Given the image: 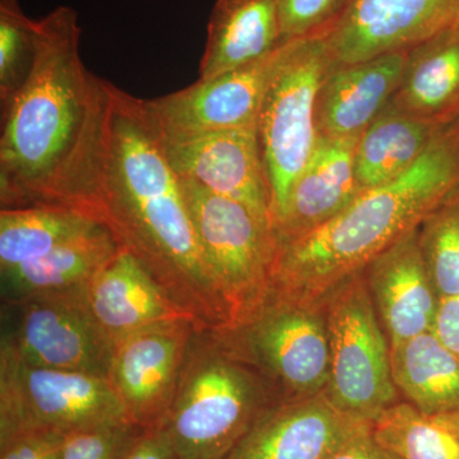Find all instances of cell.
<instances>
[{"label":"cell","mask_w":459,"mask_h":459,"mask_svg":"<svg viewBox=\"0 0 459 459\" xmlns=\"http://www.w3.org/2000/svg\"><path fill=\"white\" fill-rule=\"evenodd\" d=\"M38 30L31 72L2 105V210L60 205L104 219L115 86L83 65L75 9L59 5Z\"/></svg>","instance_id":"obj_1"},{"label":"cell","mask_w":459,"mask_h":459,"mask_svg":"<svg viewBox=\"0 0 459 459\" xmlns=\"http://www.w3.org/2000/svg\"><path fill=\"white\" fill-rule=\"evenodd\" d=\"M102 205L124 247L198 329L231 328L161 132L144 100L117 86Z\"/></svg>","instance_id":"obj_2"},{"label":"cell","mask_w":459,"mask_h":459,"mask_svg":"<svg viewBox=\"0 0 459 459\" xmlns=\"http://www.w3.org/2000/svg\"><path fill=\"white\" fill-rule=\"evenodd\" d=\"M457 186L459 117L400 178L364 190L320 228L277 243L270 296L322 307L334 290L418 229Z\"/></svg>","instance_id":"obj_3"},{"label":"cell","mask_w":459,"mask_h":459,"mask_svg":"<svg viewBox=\"0 0 459 459\" xmlns=\"http://www.w3.org/2000/svg\"><path fill=\"white\" fill-rule=\"evenodd\" d=\"M253 362L221 332L197 329L159 428L178 459H226L268 404Z\"/></svg>","instance_id":"obj_4"},{"label":"cell","mask_w":459,"mask_h":459,"mask_svg":"<svg viewBox=\"0 0 459 459\" xmlns=\"http://www.w3.org/2000/svg\"><path fill=\"white\" fill-rule=\"evenodd\" d=\"M334 65L327 33L287 41L285 56L263 100L256 128L273 229L318 144L316 100Z\"/></svg>","instance_id":"obj_5"},{"label":"cell","mask_w":459,"mask_h":459,"mask_svg":"<svg viewBox=\"0 0 459 459\" xmlns=\"http://www.w3.org/2000/svg\"><path fill=\"white\" fill-rule=\"evenodd\" d=\"M202 250L228 307L231 328L249 322L271 295L274 229L246 205L180 178ZM226 331V332H230Z\"/></svg>","instance_id":"obj_6"},{"label":"cell","mask_w":459,"mask_h":459,"mask_svg":"<svg viewBox=\"0 0 459 459\" xmlns=\"http://www.w3.org/2000/svg\"><path fill=\"white\" fill-rule=\"evenodd\" d=\"M114 346L91 307L89 283L2 303L0 352L30 367L108 379Z\"/></svg>","instance_id":"obj_7"},{"label":"cell","mask_w":459,"mask_h":459,"mask_svg":"<svg viewBox=\"0 0 459 459\" xmlns=\"http://www.w3.org/2000/svg\"><path fill=\"white\" fill-rule=\"evenodd\" d=\"M329 380L325 394L334 404L373 422L397 403L391 344L377 316L364 273L347 280L325 299Z\"/></svg>","instance_id":"obj_8"},{"label":"cell","mask_w":459,"mask_h":459,"mask_svg":"<svg viewBox=\"0 0 459 459\" xmlns=\"http://www.w3.org/2000/svg\"><path fill=\"white\" fill-rule=\"evenodd\" d=\"M126 421L107 377L33 368L0 352V440L27 430L66 437Z\"/></svg>","instance_id":"obj_9"},{"label":"cell","mask_w":459,"mask_h":459,"mask_svg":"<svg viewBox=\"0 0 459 459\" xmlns=\"http://www.w3.org/2000/svg\"><path fill=\"white\" fill-rule=\"evenodd\" d=\"M221 333L290 394L303 398L327 388V323L316 305L270 296L249 322Z\"/></svg>","instance_id":"obj_10"},{"label":"cell","mask_w":459,"mask_h":459,"mask_svg":"<svg viewBox=\"0 0 459 459\" xmlns=\"http://www.w3.org/2000/svg\"><path fill=\"white\" fill-rule=\"evenodd\" d=\"M283 42L255 65L197 81L162 98L144 100L166 140L202 133L247 128L258 123L263 100L286 53Z\"/></svg>","instance_id":"obj_11"},{"label":"cell","mask_w":459,"mask_h":459,"mask_svg":"<svg viewBox=\"0 0 459 459\" xmlns=\"http://www.w3.org/2000/svg\"><path fill=\"white\" fill-rule=\"evenodd\" d=\"M197 325L171 320L141 329L115 343L110 380L129 421L159 427L170 409Z\"/></svg>","instance_id":"obj_12"},{"label":"cell","mask_w":459,"mask_h":459,"mask_svg":"<svg viewBox=\"0 0 459 459\" xmlns=\"http://www.w3.org/2000/svg\"><path fill=\"white\" fill-rule=\"evenodd\" d=\"M164 146L178 177L246 205L256 219L273 228L256 126L164 138Z\"/></svg>","instance_id":"obj_13"},{"label":"cell","mask_w":459,"mask_h":459,"mask_svg":"<svg viewBox=\"0 0 459 459\" xmlns=\"http://www.w3.org/2000/svg\"><path fill=\"white\" fill-rule=\"evenodd\" d=\"M459 22V0H350L327 33L337 65L409 50Z\"/></svg>","instance_id":"obj_14"},{"label":"cell","mask_w":459,"mask_h":459,"mask_svg":"<svg viewBox=\"0 0 459 459\" xmlns=\"http://www.w3.org/2000/svg\"><path fill=\"white\" fill-rule=\"evenodd\" d=\"M365 422L323 391L272 406L226 459H329Z\"/></svg>","instance_id":"obj_15"},{"label":"cell","mask_w":459,"mask_h":459,"mask_svg":"<svg viewBox=\"0 0 459 459\" xmlns=\"http://www.w3.org/2000/svg\"><path fill=\"white\" fill-rule=\"evenodd\" d=\"M365 280L391 349L431 331L440 299L419 243V228L367 265Z\"/></svg>","instance_id":"obj_16"},{"label":"cell","mask_w":459,"mask_h":459,"mask_svg":"<svg viewBox=\"0 0 459 459\" xmlns=\"http://www.w3.org/2000/svg\"><path fill=\"white\" fill-rule=\"evenodd\" d=\"M406 56L407 50H401L352 65L336 63L316 100L319 137L361 135L394 98Z\"/></svg>","instance_id":"obj_17"},{"label":"cell","mask_w":459,"mask_h":459,"mask_svg":"<svg viewBox=\"0 0 459 459\" xmlns=\"http://www.w3.org/2000/svg\"><path fill=\"white\" fill-rule=\"evenodd\" d=\"M360 135L319 137L282 217L274 223L277 243L303 237L342 212L364 190L356 177L355 153Z\"/></svg>","instance_id":"obj_18"},{"label":"cell","mask_w":459,"mask_h":459,"mask_svg":"<svg viewBox=\"0 0 459 459\" xmlns=\"http://www.w3.org/2000/svg\"><path fill=\"white\" fill-rule=\"evenodd\" d=\"M89 299L114 343L159 323L193 322L126 247L91 280Z\"/></svg>","instance_id":"obj_19"},{"label":"cell","mask_w":459,"mask_h":459,"mask_svg":"<svg viewBox=\"0 0 459 459\" xmlns=\"http://www.w3.org/2000/svg\"><path fill=\"white\" fill-rule=\"evenodd\" d=\"M386 108L446 126L459 117V22L407 50Z\"/></svg>","instance_id":"obj_20"},{"label":"cell","mask_w":459,"mask_h":459,"mask_svg":"<svg viewBox=\"0 0 459 459\" xmlns=\"http://www.w3.org/2000/svg\"><path fill=\"white\" fill-rule=\"evenodd\" d=\"M280 0H216L198 81H210L270 56L283 44Z\"/></svg>","instance_id":"obj_21"},{"label":"cell","mask_w":459,"mask_h":459,"mask_svg":"<svg viewBox=\"0 0 459 459\" xmlns=\"http://www.w3.org/2000/svg\"><path fill=\"white\" fill-rule=\"evenodd\" d=\"M123 249L122 240L104 223L40 258L0 271L2 303L87 285Z\"/></svg>","instance_id":"obj_22"},{"label":"cell","mask_w":459,"mask_h":459,"mask_svg":"<svg viewBox=\"0 0 459 459\" xmlns=\"http://www.w3.org/2000/svg\"><path fill=\"white\" fill-rule=\"evenodd\" d=\"M444 126L386 108L362 132L355 153L362 190L391 183L412 169Z\"/></svg>","instance_id":"obj_23"},{"label":"cell","mask_w":459,"mask_h":459,"mask_svg":"<svg viewBox=\"0 0 459 459\" xmlns=\"http://www.w3.org/2000/svg\"><path fill=\"white\" fill-rule=\"evenodd\" d=\"M394 385L425 413L459 411V356L433 331L391 349Z\"/></svg>","instance_id":"obj_24"},{"label":"cell","mask_w":459,"mask_h":459,"mask_svg":"<svg viewBox=\"0 0 459 459\" xmlns=\"http://www.w3.org/2000/svg\"><path fill=\"white\" fill-rule=\"evenodd\" d=\"M108 223L78 208L32 205L0 211V271L48 255L66 241Z\"/></svg>","instance_id":"obj_25"},{"label":"cell","mask_w":459,"mask_h":459,"mask_svg":"<svg viewBox=\"0 0 459 459\" xmlns=\"http://www.w3.org/2000/svg\"><path fill=\"white\" fill-rule=\"evenodd\" d=\"M371 431L400 459H459V411L425 413L401 402L383 411Z\"/></svg>","instance_id":"obj_26"},{"label":"cell","mask_w":459,"mask_h":459,"mask_svg":"<svg viewBox=\"0 0 459 459\" xmlns=\"http://www.w3.org/2000/svg\"><path fill=\"white\" fill-rule=\"evenodd\" d=\"M419 243L440 300L459 295V186L419 226Z\"/></svg>","instance_id":"obj_27"},{"label":"cell","mask_w":459,"mask_h":459,"mask_svg":"<svg viewBox=\"0 0 459 459\" xmlns=\"http://www.w3.org/2000/svg\"><path fill=\"white\" fill-rule=\"evenodd\" d=\"M38 20L27 17L20 0H0V104L26 82L38 50Z\"/></svg>","instance_id":"obj_28"},{"label":"cell","mask_w":459,"mask_h":459,"mask_svg":"<svg viewBox=\"0 0 459 459\" xmlns=\"http://www.w3.org/2000/svg\"><path fill=\"white\" fill-rule=\"evenodd\" d=\"M349 4L350 0H280L282 42L328 33Z\"/></svg>","instance_id":"obj_29"},{"label":"cell","mask_w":459,"mask_h":459,"mask_svg":"<svg viewBox=\"0 0 459 459\" xmlns=\"http://www.w3.org/2000/svg\"><path fill=\"white\" fill-rule=\"evenodd\" d=\"M141 430L126 421L66 435L60 459H126Z\"/></svg>","instance_id":"obj_30"},{"label":"cell","mask_w":459,"mask_h":459,"mask_svg":"<svg viewBox=\"0 0 459 459\" xmlns=\"http://www.w3.org/2000/svg\"><path fill=\"white\" fill-rule=\"evenodd\" d=\"M65 440L56 431H21L0 440V459H60Z\"/></svg>","instance_id":"obj_31"},{"label":"cell","mask_w":459,"mask_h":459,"mask_svg":"<svg viewBox=\"0 0 459 459\" xmlns=\"http://www.w3.org/2000/svg\"><path fill=\"white\" fill-rule=\"evenodd\" d=\"M329 459H400L377 443L371 422H365Z\"/></svg>","instance_id":"obj_32"},{"label":"cell","mask_w":459,"mask_h":459,"mask_svg":"<svg viewBox=\"0 0 459 459\" xmlns=\"http://www.w3.org/2000/svg\"><path fill=\"white\" fill-rule=\"evenodd\" d=\"M126 459H178V457L164 431L159 427H153L140 431Z\"/></svg>","instance_id":"obj_33"},{"label":"cell","mask_w":459,"mask_h":459,"mask_svg":"<svg viewBox=\"0 0 459 459\" xmlns=\"http://www.w3.org/2000/svg\"><path fill=\"white\" fill-rule=\"evenodd\" d=\"M431 331L459 356V295L440 300Z\"/></svg>","instance_id":"obj_34"}]
</instances>
